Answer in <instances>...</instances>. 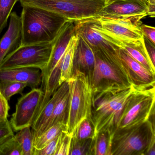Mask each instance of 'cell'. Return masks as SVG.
Returning a JSON list of instances; mask_svg holds the SVG:
<instances>
[{
    "label": "cell",
    "mask_w": 155,
    "mask_h": 155,
    "mask_svg": "<svg viewBox=\"0 0 155 155\" xmlns=\"http://www.w3.org/2000/svg\"><path fill=\"white\" fill-rule=\"evenodd\" d=\"M140 88L132 84L93 92L92 115L95 138L98 133L103 131L113 136L126 102Z\"/></svg>",
    "instance_id": "cell-1"
},
{
    "label": "cell",
    "mask_w": 155,
    "mask_h": 155,
    "mask_svg": "<svg viewBox=\"0 0 155 155\" xmlns=\"http://www.w3.org/2000/svg\"><path fill=\"white\" fill-rule=\"evenodd\" d=\"M21 46L53 42L68 20L38 7H22Z\"/></svg>",
    "instance_id": "cell-2"
},
{
    "label": "cell",
    "mask_w": 155,
    "mask_h": 155,
    "mask_svg": "<svg viewBox=\"0 0 155 155\" xmlns=\"http://www.w3.org/2000/svg\"><path fill=\"white\" fill-rule=\"evenodd\" d=\"M68 82L69 100L65 131L72 136L82 120H92L93 91L89 77L80 71L72 73Z\"/></svg>",
    "instance_id": "cell-3"
},
{
    "label": "cell",
    "mask_w": 155,
    "mask_h": 155,
    "mask_svg": "<svg viewBox=\"0 0 155 155\" xmlns=\"http://www.w3.org/2000/svg\"><path fill=\"white\" fill-rule=\"evenodd\" d=\"M154 143L155 110L145 123L115 131L111 140L110 155H145Z\"/></svg>",
    "instance_id": "cell-4"
},
{
    "label": "cell",
    "mask_w": 155,
    "mask_h": 155,
    "mask_svg": "<svg viewBox=\"0 0 155 155\" xmlns=\"http://www.w3.org/2000/svg\"><path fill=\"white\" fill-rule=\"evenodd\" d=\"M108 0H20L21 6L38 7L78 21L96 18Z\"/></svg>",
    "instance_id": "cell-5"
},
{
    "label": "cell",
    "mask_w": 155,
    "mask_h": 155,
    "mask_svg": "<svg viewBox=\"0 0 155 155\" xmlns=\"http://www.w3.org/2000/svg\"><path fill=\"white\" fill-rule=\"evenodd\" d=\"M95 62L91 84L93 92L110 87L132 84L120 61L119 55L109 54L102 49L92 50Z\"/></svg>",
    "instance_id": "cell-6"
},
{
    "label": "cell",
    "mask_w": 155,
    "mask_h": 155,
    "mask_svg": "<svg viewBox=\"0 0 155 155\" xmlns=\"http://www.w3.org/2000/svg\"><path fill=\"white\" fill-rule=\"evenodd\" d=\"M155 86L138 89L126 102L117 130L134 127L148 120L155 110Z\"/></svg>",
    "instance_id": "cell-7"
},
{
    "label": "cell",
    "mask_w": 155,
    "mask_h": 155,
    "mask_svg": "<svg viewBox=\"0 0 155 155\" xmlns=\"http://www.w3.org/2000/svg\"><path fill=\"white\" fill-rule=\"evenodd\" d=\"M53 43V41L20 46L4 59L0 65V70L34 68L41 71L49 60Z\"/></svg>",
    "instance_id": "cell-8"
},
{
    "label": "cell",
    "mask_w": 155,
    "mask_h": 155,
    "mask_svg": "<svg viewBox=\"0 0 155 155\" xmlns=\"http://www.w3.org/2000/svg\"><path fill=\"white\" fill-rule=\"evenodd\" d=\"M75 24L76 34L81 36L92 50L102 49L109 54H118L121 43L103 30L97 18L75 21Z\"/></svg>",
    "instance_id": "cell-9"
},
{
    "label": "cell",
    "mask_w": 155,
    "mask_h": 155,
    "mask_svg": "<svg viewBox=\"0 0 155 155\" xmlns=\"http://www.w3.org/2000/svg\"><path fill=\"white\" fill-rule=\"evenodd\" d=\"M103 30L121 43L122 41L140 40L143 35L140 26L141 18L138 17L96 18Z\"/></svg>",
    "instance_id": "cell-10"
},
{
    "label": "cell",
    "mask_w": 155,
    "mask_h": 155,
    "mask_svg": "<svg viewBox=\"0 0 155 155\" xmlns=\"http://www.w3.org/2000/svg\"><path fill=\"white\" fill-rule=\"evenodd\" d=\"M43 96V91L38 88L31 89L22 95L16 104V110L10 121L13 130L18 131L26 127H31L38 115Z\"/></svg>",
    "instance_id": "cell-11"
},
{
    "label": "cell",
    "mask_w": 155,
    "mask_h": 155,
    "mask_svg": "<svg viewBox=\"0 0 155 155\" xmlns=\"http://www.w3.org/2000/svg\"><path fill=\"white\" fill-rule=\"evenodd\" d=\"M75 21H68L61 30L53 41L51 55L46 68L41 71L42 82L41 89L45 92L50 75L59 63L71 38L75 34Z\"/></svg>",
    "instance_id": "cell-12"
},
{
    "label": "cell",
    "mask_w": 155,
    "mask_h": 155,
    "mask_svg": "<svg viewBox=\"0 0 155 155\" xmlns=\"http://www.w3.org/2000/svg\"><path fill=\"white\" fill-rule=\"evenodd\" d=\"M147 6L144 0H108L97 17H138L147 16Z\"/></svg>",
    "instance_id": "cell-13"
},
{
    "label": "cell",
    "mask_w": 155,
    "mask_h": 155,
    "mask_svg": "<svg viewBox=\"0 0 155 155\" xmlns=\"http://www.w3.org/2000/svg\"><path fill=\"white\" fill-rule=\"evenodd\" d=\"M119 55L122 66L132 84L141 88L155 86V75L132 58L122 48L120 49Z\"/></svg>",
    "instance_id": "cell-14"
},
{
    "label": "cell",
    "mask_w": 155,
    "mask_h": 155,
    "mask_svg": "<svg viewBox=\"0 0 155 155\" xmlns=\"http://www.w3.org/2000/svg\"><path fill=\"white\" fill-rule=\"evenodd\" d=\"M8 30L0 40V65L9 54L21 45V26L20 17L17 12L11 13Z\"/></svg>",
    "instance_id": "cell-15"
},
{
    "label": "cell",
    "mask_w": 155,
    "mask_h": 155,
    "mask_svg": "<svg viewBox=\"0 0 155 155\" xmlns=\"http://www.w3.org/2000/svg\"><path fill=\"white\" fill-rule=\"evenodd\" d=\"M77 36L78 40L74 52L72 73L77 71L84 73L89 77L91 82L95 66L94 52L81 36Z\"/></svg>",
    "instance_id": "cell-16"
},
{
    "label": "cell",
    "mask_w": 155,
    "mask_h": 155,
    "mask_svg": "<svg viewBox=\"0 0 155 155\" xmlns=\"http://www.w3.org/2000/svg\"><path fill=\"white\" fill-rule=\"evenodd\" d=\"M68 89V81L62 83L41 110L31 127L34 138L38 137L43 133L56 104Z\"/></svg>",
    "instance_id": "cell-17"
},
{
    "label": "cell",
    "mask_w": 155,
    "mask_h": 155,
    "mask_svg": "<svg viewBox=\"0 0 155 155\" xmlns=\"http://www.w3.org/2000/svg\"><path fill=\"white\" fill-rule=\"evenodd\" d=\"M3 81L24 82L33 89L41 85V71L39 69L34 68L0 70V81Z\"/></svg>",
    "instance_id": "cell-18"
},
{
    "label": "cell",
    "mask_w": 155,
    "mask_h": 155,
    "mask_svg": "<svg viewBox=\"0 0 155 155\" xmlns=\"http://www.w3.org/2000/svg\"><path fill=\"white\" fill-rule=\"evenodd\" d=\"M121 48L130 56L155 75V67L151 63L145 49L143 38L140 40L122 41Z\"/></svg>",
    "instance_id": "cell-19"
},
{
    "label": "cell",
    "mask_w": 155,
    "mask_h": 155,
    "mask_svg": "<svg viewBox=\"0 0 155 155\" xmlns=\"http://www.w3.org/2000/svg\"><path fill=\"white\" fill-rule=\"evenodd\" d=\"M77 40L78 36L75 33L71 38L67 49L62 56L61 72L59 80L60 86L65 81H68L72 76L73 58Z\"/></svg>",
    "instance_id": "cell-20"
},
{
    "label": "cell",
    "mask_w": 155,
    "mask_h": 155,
    "mask_svg": "<svg viewBox=\"0 0 155 155\" xmlns=\"http://www.w3.org/2000/svg\"><path fill=\"white\" fill-rule=\"evenodd\" d=\"M68 100L69 89L56 104L51 117L45 127L44 131L58 123H63L66 124Z\"/></svg>",
    "instance_id": "cell-21"
},
{
    "label": "cell",
    "mask_w": 155,
    "mask_h": 155,
    "mask_svg": "<svg viewBox=\"0 0 155 155\" xmlns=\"http://www.w3.org/2000/svg\"><path fill=\"white\" fill-rule=\"evenodd\" d=\"M62 130H66V124L65 123H58L51 127L38 137L34 138V148L36 149L42 148L53 139L58 136Z\"/></svg>",
    "instance_id": "cell-22"
},
{
    "label": "cell",
    "mask_w": 155,
    "mask_h": 155,
    "mask_svg": "<svg viewBox=\"0 0 155 155\" xmlns=\"http://www.w3.org/2000/svg\"><path fill=\"white\" fill-rule=\"evenodd\" d=\"M95 139H78L71 137L69 155H93Z\"/></svg>",
    "instance_id": "cell-23"
},
{
    "label": "cell",
    "mask_w": 155,
    "mask_h": 155,
    "mask_svg": "<svg viewBox=\"0 0 155 155\" xmlns=\"http://www.w3.org/2000/svg\"><path fill=\"white\" fill-rule=\"evenodd\" d=\"M31 127L23 128L14 135L22 150V155H33L34 137Z\"/></svg>",
    "instance_id": "cell-24"
},
{
    "label": "cell",
    "mask_w": 155,
    "mask_h": 155,
    "mask_svg": "<svg viewBox=\"0 0 155 155\" xmlns=\"http://www.w3.org/2000/svg\"><path fill=\"white\" fill-rule=\"evenodd\" d=\"M112 136L108 132H100L94 141L93 155H110Z\"/></svg>",
    "instance_id": "cell-25"
},
{
    "label": "cell",
    "mask_w": 155,
    "mask_h": 155,
    "mask_svg": "<svg viewBox=\"0 0 155 155\" xmlns=\"http://www.w3.org/2000/svg\"><path fill=\"white\" fill-rule=\"evenodd\" d=\"M27 84L24 82L18 81H0V92L8 101L11 98L17 94H22V91Z\"/></svg>",
    "instance_id": "cell-26"
},
{
    "label": "cell",
    "mask_w": 155,
    "mask_h": 155,
    "mask_svg": "<svg viewBox=\"0 0 155 155\" xmlns=\"http://www.w3.org/2000/svg\"><path fill=\"white\" fill-rule=\"evenodd\" d=\"M72 137L80 140L95 139L93 121L90 119H85L82 120L73 131Z\"/></svg>",
    "instance_id": "cell-27"
},
{
    "label": "cell",
    "mask_w": 155,
    "mask_h": 155,
    "mask_svg": "<svg viewBox=\"0 0 155 155\" xmlns=\"http://www.w3.org/2000/svg\"><path fill=\"white\" fill-rule=\"evenodd\" d=\"M20 0H0V36L6 28L14 5Z\"/></svg>",
    "instance_id": "cell-28"
},
{
    "label": "cell",
    "mask_w": 155,
    "mask_h": 155,
    "mask_svg": "<svg viewBox=\"0 0 155 155\" xmlns=\"http://www.w3.org/2000/svg\"><path fill=\"white\" fill-rule=\"evenodd\" d=\"M0 155H22V150L14 136L0 144Z\"/></svg>",
    "instance_id": "cell-29"
},
{
    "label": "cell",
    "mask_w": 155,
    "mask_h": 155,
    "mask_svg": "<svg viewBox=\"0 0 155 155\" xmlns=\"http://www.w3.org/2000/svg\"><path fill=\"white\" fill-rule=\"evenodd\" d=\"M71 137L65 130L61 132L54 155H69Z\"/></svg>",
    "instance_id": "cell-30"
},
{
    "label": "cell",
    "mask_w": 155,
    "mask_h": 155,
    "mask_svg": "<svg viewBox=\"0 0 155 155\" xmlns=\"http://www.w3.org/2000/svg\"><path fill=\"white\" fill-rule=\"evenodd\" d=\"M59 135L42 148L40 149L34 148L33 155H54L58 144Z\"/></svg>",
    "instance_id": "cell-31"
},
{
    "label": "cell",
    "mask_w": 155,
    "mask_h": 155,
    "mask_svg": "<svg viewBox=\"0 0 155 155\" xmlns=\"http://www.w3.org/2000/svg\"><path fill=\"white\" fill-rule=\"evenodd\" d=\"M13 136V130L8 119L0 120V144Z\"/></svg>",
    "instance_id": "cell-32"
},
{
    "label": "cell",
    "mask_w": 155,
    "mask_h": 155,
    "mask_svg": "<svg viewBox=\"0 0 155 155\" xmlns=\"http://www.w3.org/2000/svg\"><path fill=\"white\" fill-rule=\"evenodd\" d=\"M9 109L8 101L5 98L0 92V120L8 119Z\"/></svg>",
    "instance_id": "cell-33"
},
{
    "label": "cell",
    "mask_w": 155,
    "mask_h": 155,
    "mask_svg": "<svg viewBox=\"0 0 155 155\" xmlns=\"http://www.w3.org/2000/svg\"><path fill=\"white\" fill-rule=\"evenodd\" d=\"M143 41L145 49L148 55L151 63L155 66V46L149 40L143 36Z\"/></svg>",
    "instance_id": "cell-34"
},
{
    "label": "cell",
    "mask_w": 155,
    "mask_h": 155,
    "mask_svg": "<svg viewBox=\"0 0 155 155\" xmlns=\"http://www.w3.org/2000/svg\"><path fill=\"white\" fill-rule=\"evenodd\" d=\"M140 30L144 37L155 45V28L154 27L141 24L140 26Z\"/></svg>",
    "instance_id": "cell-35"
},
{
    "label": "cell",
    "mask_w": 155,
    "mask_h": 155,
    "mask_svg": "<svg viewBox=\"0 0 155 155\" xmlns=\"http://www.w3.org/2000/svg\"><path fill=\"white\" fill-rule=\"evenodd\" d=\"M147 16L150 18H154L155 17V5H147Z\"/></svg>",
    "instance_id": "cell-36"
},
{
    "label": "cell",
    "mask_w": 155,
    "mask_h": 155,
    "mask_svg": "<svg viewBox=\"0 0 155 155\" xmlns=\"http://www.w3.org/2000/svg\"><path fill=\"white\" fill-rule=\"evenodd\" d=\"M147 5H155V0H144Z\"/></svg>",
    "instance_id": "cell-37"
}]
</instances>
